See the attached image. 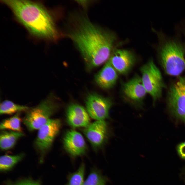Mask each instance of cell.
<instances>
[{"instance_id":"6da1fadb","label":"cell","mask_w":185,"mask_h":185,"mask_svg":"<svg viewBox=\"0 0 185 185\" xmlns=\"http://www.w3.org/2000/svg\"><path fill=\"white\" fill-rule=\"evenodd\" d=\"M67 21L64 35L73 43L88 68L92 69L106 63L113 51L115 34L92 23L84 13H72Z\"/></svg>"},{"instance_id":"7a4b0ae2","label":"cell","mask_w":185,"mask_h":185,"mask_svg":"<svg viewBox=\"0 0 185 185\" xmlns=\"http://www.w3.org/2000/svg\"><path fill=\"white\" fill-rule=\"evenodd\" d=\"M17 20L37 38L55 41L60 38L54 19L41 3L29 0H3Z\"/></svg>"},{"instance_id":"3957f363","label":"cell","mask_w":185,"mask_h":185,"mask_svg":"<svg viewBox=\"0 0 185 185\" xmlns=\"http://www.w3.org/2000/svg\"><path fill=\"white\" fill-rule=\"evenodd\" d=\"M160 47V58L165 72L171 76L179 75L185 69V47L178 41L169 40Z\"/></svg>"},{"instance_id":"277c9868","label":"cell","mask_w":185,"mask_h":185,"mask_svg":"<svg viewBox=\"0 0 185 185\" xmlns=\"http://www.w3.org/2000/svg\"><path fill=\"white\" fill-rule=\"evenodd\" d=\"M58 107L57 98L51 92L37 105L25 112L23 122L30 131L38 130L51 119Z\"/></svg>"},{"instance_id":"5b68a950","label":"cell","mask_w":185,"mask_h":185,"mask_svg":"<svg viewBox=\"0 0 185 185\" xmlns=\"http://www.w3.org/2000/svg\"><path fill=\"white\" fill-rule=\"evenodd\" d=\"M143 85L154 103L161 96L164 85L161 72L152 59L140 68Z\"/></svg>"},{"instance_id":"8992f818","label":"cell","mask_w":185,"mask_h":185,"mask_svg":"<svg viewBox=\"0 0 185 185\" xmlns=\"http://www.w3.org/2000/svg\"><path fill=\"white\" fill-rule=\"evenodd\" d=\"M168 103L172 114L185 123V77H181L171 87Z\"/></svg>"},{"instance_id":"52a82bcc","label":"cell","mask_w":185,"mask_h":185,"mask_svg":"<svg viewBox=\"0 0 185 185\" xmlns=\"http://www.w3.org/2000/svg\"><path fill=\"white\" fill-rule=\"evenodd\" d=\"M61 126L58 119H50L38 130L34 145L36 149L43 155L50 148Z\"/></svg>"},{"instance_id":"ba28073f","label":"cell","mask_w":185,"mask_h":185,"mask_svg":"<svg viewBox=\"0 0 185 185\" xmlns=\"http://www.w3.org/2000/svg\"><path fill=\"white\" fill-rule=\"evenodd\" d=\"M113 103L109 98L94 93L88 95L86 100L89 115L96 120L105 121L109 118V111Z\"/></svg>"},{"instance_id":"9c48e42d","label":"cell","mask_w":185,"mask_h":185,"mask_svg":"<svg viewBox=\"0 0 185 185\" xmlns=\"http://www.w3.org/2000/svg\"><path fill=\"white\" fill-rule=\"evenodd\" d=\"M122 91L126 100L136 106H140L142 104L147 93L141 77L138 75L124 83L122 85Z\"/></svg>"},{"instance_id":"30bf717a","label":"cell","mask_w":185,"mask_h":185,"mask_svg":"<svg viewBox=\"0 0 185 185\" xmlns=\"http://www.w3.org/2000/svg\"><path fill=\"white\" fill-rule=\"evenodd\" d=\"M108 60L117 72L122 75L127 74L135 63L134 54L127 50L117 49L113 51Z\"/></svg>"},{"instance_id":"8fae6325","label":"cell","mask_w":185,"mask_h":185,"mask_svg":"<svg viewBox=\"0 0 185 185\" xmlns=\"http://www.w3.org/2000/svg\"><path fill=\"white\" fill-rule=\"evenodd\" d=\"M108 129L105 121L96 120L90 124L84 131L89 141L95 147L102 146L106 142L108 136Z\"/></svg>"},{"instance_id":"7c38bea8","label":"cell","mask_w":185,"mask_h":185,"mask_svg":"<svg viewBox=\"0 0 185 185\" xmlns=\"http://www.w3.org/2000/svg\"><path fill=\"white\" fill-rule=\"evenodd\" d=\"M63 142L66 150L72 156L82 155L86 152V145L83 136L75 130L68 131L64 137Z\"/></svg>"},{"instance_id":"4fadbf2b","label":"cell","mask_w":185,"mask_h":185,"mask_svg":"<svg viewBox=\"0 0 185 185\" xmlns=\"http://www.w3.org/2000/svg\"><path fill=\"white\" fill-rule=\"evenodd\" d=\"M66 115L68 123L73 127H86L90 124V119L87 112L78 104H72L69 105Z\"/></svg>"},{"instance_id":"5bb4252c","label":"cell","mask_w":185,"mask_h":185,"mask_svg":"<svg viewBox=\"0 0 185 185\" xmlns=\"http://www.w3.org/2000/svg\"><path fill=\"white\" fill-rule=\"evenodd\" d=\"M117 73L108 60L95 75V80L101 88L104 90L109 89L116 84L118 78Z\"/></svg>"},{"instance_id":"9a60e30c","label":"cell","mask_w":185,"mask_h":185,"mask_svg":"<svg viewBox=\"0 0 185 185\" xmlns=\"http://www.w3.org/2000/svg\"><path fill=\"white\" fill-rule=\"evenodd\" d=\"M24 136L23 132L7 130H3L0 135V146L3 150L13 148L17 141Z\"/></svg>"},{"instance_id":"2e32d148","label":"cell","mask_w":185,"mask_h":185,"mask_svg":"<svg viewBox=\"0 0 185 185\" xmlns=\"http://www.w3.org/2000/svg\"><path fill=\"white\" fill-rule=\"evenodd\" d=\"M30 107L24 105L16 104L11 100H6L1 103V115H11L21 112H26Z\"/></svg>"},{"instance_id":"e0dca14e","label":"cell","mask_w":185,"mask_h":185,"mask_svg":"<svg viewBox=\"0 0 185 185\" xmlns=\"http://www.w3.org/2000/svg\"><path fill=\"white\" fill-rule=\"evenodd\" d=\"M19 113L10 118L3 120L1 123V130H7L23 132L21 126L22 119Z\"/></svg>"},{"instance_id":"ac0fdd59","label":"cell","mask_w":185,"mask_h":185,"mask_svg":"<svg viewBox=\"0 0 185 185\" xmlns=\"http://www.w3.org/2000/svg\"><path fill=\"white\" fill-rule=\"evenodd\" d=\"M24 156L23 153L14 155H5L1 156L0 159L1 171H7L11 169L21 160Z\"/></svg>"},{"instance_id":"d6986e66","label":"cell","mask_w":185,"mask_h":185,"mask_svg":"<svg viewBox=\"0 0 185 185\" xmlns=\"http://www.w3.org/2000/svg\"><path fill=\"white\" fill-rule=\"evenodd\" d=\"M107 181L106 177L98 171L94 169L91 172L83 185H106Z\"/></svg>"},{"instance_id":"ffe728a7","label":"cell","mask_w":185,"mask_h":185,"mask_svg":"<svg viewBox=\"0 0 185 185\" xmlns=\"http://www.w3.org/2000/svg\"><path fill=\"white\" fill-rule=\"evenodd\" d=\"M85 172V165L82 163L77 170L69 175L66 185H83Z\"/></svg>"},{"instance_id":"44dd1931","label":"cell","mask_w":185,"mask_h":185,"mask_svg":"<svg viewBox=\"0 0 185 185\" xmlns=\"http://www.w3.org/2000/svg\"><path fill=\"white\" fill-rule=\"evenodd\" d=\"M7 185H41L39 182L30 179L19 181L15 183H10Z\"/></svg>"},{"instance_id":"7402d4cb","label":"cell","mask_w":185,"mask_h":185,"mask_svg":"<svg viewBox=\"0 0 185 185\" xmlns=\"http://www.w3.org/2000/svg\"><path fill=\"white\" fill-rule=\"evenodd\" d=\"M177 149L180 157L185 159V142L179 144L177 146Z\"/></svg>"},{"instance_id":"603a6c76","label":"cell","mask_w":185,"mask_h":185,"mask_svg":"<svg viewBox=\"0 0 185 185\" xmlns=\"http://www.w3.org/2000/svg\"><path fill=\"white\" fill-rule=\"evenodd\" d=\"M76 1L84 9H86L89 6L91 2H89V1Z\"/></svg>"}]
</instances>
